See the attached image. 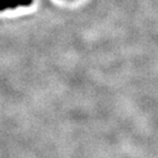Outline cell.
Wrapping results in <instances>:
<instances>
[{"label": "cell", "mask_w": 158, "mask_h": 158, "mask_svg": "<svg viewBox=\"0 0 158 158\" xmlns=\"http://www.w3.org/2000/svg\"><path fill=\"white\" fill-rule=\"evenodd\" d=\"M32 0H0V11L6 9H13L19 6H30Z\"/></svg>", "instance_id": "6da1fadb"}]
</instances>
